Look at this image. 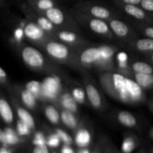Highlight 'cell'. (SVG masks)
Returning a JSON list of instances; mask_svg holds the SVG:
<instances>
[{"label": "cell", "instance_id": "cell-3", "mask_svg": "<svg viewBox=\"0 0 153 153\" xmlns=\"http://www.w3.org/2000/svg\"><path fill=\"white\" fill-rule=\"evenodd\" d=\"M61 81L58 76H49L42 82V99L49 101H55L61 93Z\"/></svg>", "mask_w": 153, "mask_h": 153}, {"label": "cell", "instance_id": "cell-11", "mask_svg": "<svg viewBox=\"0 0 153 153\" xmlns=\"http://www.w3.org/2000/svg\"><path fill=\"white\" fill-rule=\"evenodd\" d=\"M44 15L56 26L62 25L64 24L66 16L64 11L58 7H53L45 11Z\"/></svg>", "mask_w": 153, "mask_h": 153}, {"label": "cell", "instance_id": "cell-15", "mask_svg": "<svg viewBox=\"0 0 153 153\" xmlns=\"http://www.w3.org/2000/svg\"><path fill=\"white\" fill-rule=\"evenodd\" d=\"M60 103L64 109L70 111L73 113H77L78 103L71 94L65 92L60 97Z\"/></svg>", "mask_w": 153, "mask_h": 153}, {"label": "cell", "instance_id": "cell-43", "mask_svg": "<svg viewBox=\"0 0 153 153\" xmlns=\"http://www.w3.org/2000/svg\"><path fill=\"white\" fill-rule=\"evenodd\" d=\"M7 79V73L4 71V69L2 67L0 68V79H1V82H4V81H6Z\"/></svg>", "mask_w": 153, "mask_h": 153}, {"label": "cell", "instance_id": "cell-19", "mask_svg": "<svg viewBox=\"0 0 153 153\" xmlns=\"http://www.w3.org/2000/svg\"><path fill=\"white\" fill-rule=\"evenodd\" d=\"M57 37L61 42L67 43V44H76L79 43V36L75 32L68 30H61L57 32Z\"/></svg>", "mask_w": 153, "mask_h": 153}, {"label": "cell", "instance_id": "cell-10", "mask_svg": "<svg viewBox=\"0 0 153 153\" xmlns=\"http://www.w3.org/2000/svg\"><path fill=\"white\" fill-rule=\"evenodd\" d=\"M92 141V136L89 130L85 128H79L75 134L74 142L79 148H87Z\"/></svg>", "mask_w": 153, "mask_h": 153}, {"label": "cell", "instance_id": "cell-21", "mask_svg": "<svg viewBox=\"0 0 153 153\" xmlns=\"http://www.w3.org/2000/svg\"><path fill=\"white\" fill-rule=\"evenodd\" d=\"M28 2L33 8L42 13L55 6L54 0H29Z\"/></svg>", "mask_w": 153, "mask_h": 153}, {"label": "cell", "instance_id": "cell-33", "mask_svg": "<svg viewBox=\"0 0 153 153\" xmlns=\"http://www.w3.org/2000/svg\"><path fill=\"white\" fill-rule=\"evenodd\" d=\"M47 143V139L45 137L44 134L41 131H37L34 134V137L32 140V144L34 146H45Z\"/></svg>", "mask_w": 153, "mask_h": 153}, {"label": "cell", "instance_id": "cell-6", "mask_svg": "<svg viewBox=\"0 0 153 153\" xmlns=\"http://www.w3.org/2000/svg\"><path fill=\"white\" fill-rule=\"evenodd\" d=\"M25 37L33 42H40L44 40L46 31L42 29L37 22H28L24 27Z\"/></svg>", "mask_w": 153, "mask_h": 153}, {"label": "cell", "instance_id": "cell-49", "mask_svg": "<svg viewBox=\"0 0 153 153\" xmlns=\"http://www.w3.org/2000/svg\"><path fill=\"white\" fill-rule=\"evenodd\" d=\"M150 134H151V137H152V139H153V128L152 130H151V131H150Z\"/></svg>", "mask_w": 153, "mask_h": 153}, {"label": "cell", "instance_id": "cell-35", "mask_svg": "<svg viewBox=\"0 0 153 153\" xmlns=\"http://www.w3.org/2000/svg\"><path fill=\"white\" fill-rule=\"evenodd\" d=\"M47 146L50 148H57L61 144V140L56 132L50 134L47 137Z\"/></svg>", "mask_w": 153, "mask_h": 153}, {"label": "cell", "instance_id": "cell-18", "mask_svg": "<svg viewBox=\"0 0 153 153\" xmlns=\"http://www.w3.org/2000/svg\"><path fill=\"white\" fill-rule=\"evenodd\" d=\"M134 80L143 89L153 88V74L148 73H134Z\"/></svg>", "mask_w": 153, "mask_h": 153}, {"label": "cell", "instance_id": "cell-26", "mask_svg": "<svg viewBox=\"0 0 153 153\" xmlns=\"http://www.w3.org/2000/svg\"><path fill=\"white\" fill-rule=\"evenodd\" d=\"M131 68L134 73H148L153 74V67L143 61H135L132 63Z\"/></svg>", "mask_w": 153, "mask_h": 153}, {"label": "cell", "instance_id": "cell-37", "mask_svg": "<svg viewBox=\"0 0 153 153\" xmlns=\"http://www.w3.org/2000/svg\"><path fill=\"white\" fill-rule=\"evenodd\" d=\"M24 36H25L24 29L22 28H21V27L18 26L17 28L14 30V31H13V37H14V39L16 40V41H22Z\"/></svg>", "mask_w": 153, "mask_h": 153}, {"label": "cell", "instance_id": "cell-47", "mask_svg": "<svg viewBox=\"0 0 153 153\" xmlns=\"http://www.w3.org/2000/svg\"><path fill=\"white\" fill-rule=\"evenodd\" d=\"M105 153H117V152H115L114 151H113V150H111V149H105V152H104Z\"/></svg>", "mask_w": 153, "mask_h": 153}, {"label": "cell", "instance_id": "cell-32", "mask_svg": "<svg viewBox=\"0 0 153 153\" xmlns=\"http://www.w3.org/2000/svg\"><path fill=\"white\" fill-rule=\"evenodd\" d=\"M31 128L21 120H18L16 125V131L20 137H25L31 134Z\"/></svg>", "mask_w": 153, "mask_h": 153}, {"label": "cell", "instance_id": "cell-2", "mask_svg": "<svg viewBox=\"0 0 153 153\" xmlns=\"http://www.w3.org/2000/svg\"><path fill=\"white\" fill-rule=\"evenodd\" d=\"M115 53V48L109 45L90 46L81 52L79 61L84 67L108 69L113 64Z\"/></svg>", "mask_w": 153, "mask_h": 153}, {"label": "cell", "instance_id": "cell-13", "mask_svg": "<svg viewBox=\"0 0 153 153\" xmlns=\"http://www.w3.org/2000/svg\"><path fill=\"white\" fill-rule=\"evenodd\" d=\"M123 8L127 14L134 19H138V20H144V19H147L149 18L146 12L138 5L123 4Z\"/></svg>", "mask_w": 153, "mask_h": 153}, {"label": "cell", "instance_id": "cell-28", "mask_svg": "<svg viewBox=\"0 0 153 153\" xmlns=\"http://www.w3.org/2000/svg\"><path fill=\"white\" fill-rule=\"evenodd\" d=\"M25 88L31 91L37 100L42 99V82L36 80L29 81L25 84Z\"/></svg>", "mask_w": 153, "mask_h": 153}, {"label": "cell", "instance_id": "cell-1", "mask_svg": "<svg viewBox=\"0 0 153 153\" xmlns=\"http://www.w3.org/2000/svg\"><path fill=\"white\" fill-rule=\"evenodd\" d=\"M100 81L108 94L122 102L137 104L144 100L143 88L135 80L122 73H103L100 76Z\"/></svg>", "mask_w": 153, "mask_h": 153}, {"label": "cell", "instance_id": "cell-42", "mask_svg": "<svg viewBox=\"0 0 153 153\" xmlns=\"http://www.w3.org/2000/svg\"><path fill=\"white\" fill-rule=\"evenodd\" d=\"M123 4H135V5H139L140 4L141 0H120Z\"/></svg>", "mask_w": 153, "mask_h": 153}, {"label": "cell", "instance_id": "cell-48", "mask_svg": "<svg viewBox=\"0 0 153 153\" xmlns=\"http://www.w3.org/2000/svg\"><path fill=\"white\" fill-rule=\"evenodd\" d=\"M149 59H150L151 62L153 64V52H151L150 53V57H149Z\"/></svg>", "mask_w": 153, "mask_h": 153}, {"label": "cell", "instance_id": "cell-23", "mask_svg": "<svg viewBox=\"0 0 153 153\" xmlns=\"http://www.w3.org/2000/svg\"><path fill=\"white\" fill-rule=\"evenodd\" d=\"M16 114L19 119L29 126L31 129L35 128V121L31 114L28 110L24 108L18 107L16 108Z\"/></svg>", "mask_w": 153, "mask_h": 153}, {"label": "cell", "instance_id": "cell-24", "mask_svg": "<svg viewBox=\"0 0 153 153\" xmlns=\"http://www.w3.org/2000/svg\"><path fill=\"white\" fill-rule=\"evenodd\" d=\"M134 47L142 52H153V39L149 37L139 39L134 43Z\"/></svg>", "mask_w": 153, "mask_h": 153}, {"label": "cell", "instance_id": "cell-31", "mask_svg": "<svg viewBox=\"0 0 153 153\" xmlns=\"http://www.w3.org/2000/svg\"><path fill=\"white\" fill-rule=\"evenodd\" d=\"M71 94L75 99L78 104H84L86 102V91L81 87H76L73 88L71 91Z\"/></svg>", "mask_w": 153, "mask_h": 153}, {"label": "cell", "instance_id": "cell-25", "mask_svg": "<svg viewBox=\"0 0 153 153\" xmlns=\"http://www.w3.org/2000/svg\"><path fill=\"white\" fill-rule=\"evenodd\" d=\"M137 140L133 136H126L124 137L121 145V152L123 153H131L137 148Z\"/></svg>", "mask_w": 153, "mask_h": 153}, {"label": "cell", "instance_id": "cell-50", "mask_svg": "<svg viewBox=\"0 0 153 153\" xmlns=\"http://www.w3.org/2000/svg\"><path fill=\"white\" fill-rule=\"evenodd\" d=\"M52 153H56V152H52Z\"/></svg>", "mask_w": 153, "mask_h": 153}, {"label": "cell", "instance_id": "cell-51", "mask_svg": "<svg viewBox=\"0 0 153 153\" xmlns=\"http://www.w3.org/2000/svg\"><path fill=\"white\" fill-rule=\"evenodd\" d=\"M140 153H142V152H140Z\"/></svg>", "mask_w": 153, "mask_h": 153}, {"label": "cell", "instance_id": "cell-41", "mask_svg": "<svg viewBox=\"0 0 153 153\" xmlns=\"http://www.w3.org/2000/svg\"><path fill=\"white\" fill-rule=\"evenodd\" d=\"M143 31H144V34L146 37L153 39V27L152 26L146 27Z\"/></svg>", "mask_w": 153, "mask_h": 153}, {"label": "cell", "instance_id": "cell-34", "mask_svg": "<svg viewBox=\"0 0 153 153\" xmlns=\"http://www.w3.org/2000/svg\"><path fill=\"white\" fill-rule=\"evenodd\" d=\"M55 132L58 134V135L59 136V137L61 138V142L64 143L66 145H70L71 146L73 143V139L67 131H65L64 130L61 129V128H57L55 130Z\"/></svg>", "mask_w": 153, "mask_h": 153}, {"label": "cell", "instance_id": "cell-8", "mask_svg": "<svg viewBox=\"0 0 153 153\" xmlns=\"http://www.w3.org/2000/svg\"><path fill=\"white\" fill-rule=\"evenodd\" d=\"M88 25L93 32L103 36L111 35V28L108 24L104 19L98 18H88Z\"/></svg>", "mask_w": 153, "mask_h": 153}, {"label": "cell", "instance_id": "cell-27", "mask_svg": "<svg viewBox=\"0 0 153 153\" xmlns=\"http://www.w3.org/2000/svg\"><path fill=\"white\" fill-rule=\"evenodd\" d=\"M4 131L5 132L7 146H16L20 143V136L17 134L16 131L10 127H6L4 128Z\"/></svg>", "mask_w": 153, "mask_h": 153}, {"label": "cell", "instance_id": "cell-9", "mask_svg": "<svg viewBox=\"0 0 153 153\" xmlns=\"http://www.w3.org/2000/svg\"><path fill=\"white\" fill-rule=\"evenodd\" d=\"M85 91L91 106L95 109L100 108L102 105V99L98 89L93 84L88 83L85 87Z\"/></svg>", "mask_w": 153, "mask_h": 153}, {"label": "cell", "instance_id": "cell-12", "mask_svg": "<svg viewBox=\"0 0 153 153\" xmlns=\"http://www.w3.org/2000/svg\"><path fill=\"white\" fill-rule=\"evenodd\" d=\"M111 30L116 34L117 37L124 38L129 34V28L128 25L123 21L117 19H111L108 22Z\"/></svg>", "mask_w": 153, "mask_h": 153}, {"label": "cell", "instance_id": "cell-5", "mask_svg": "<svg viewBox=\"0 0 153 153\" xmlns=\"http://www.w3.org/2000/svg\"><path fill=\"white\" fill-rule=\"evenodd\" d=\"M45 50L51 58L59 61H66L70 54L68 46L58 41L46 42Z\"/></svg>", "mask_w": 153, "mask_h": 153}, {"label": "cell", "instance_id": "cell-44", "mask_svg": "<svg viewBox=\"0 0 153 153\" xmlns=\"http://www.w3.org/2000/svg\"><path fill=\"white\" fill-rule=\"evenodd\" d=\"M0 153H13L10 149H8V146H1L0 149Z\"/></svg>", "mask_w": 153, "mask_h": 153}, {"label": "cell", "instance_id": "cell-40", "mask_svg": "<svg viewBox=\"0 0 153 153\" xmlns=\"http://www.w3.org/2000/svg\"><path fill=\"white\" fill-rule=\"evenodd\" d=\"M61 153H75L74 149L70 146V145H66L64 144L62 146L61 150Z\"/></svg>", "mask_w": 153, "mask_h": 153}, {"label": "cell", "instance_id": "cell-46", "mask_svg": "<svg viewBox=\"0 0 153 153\" xmlns=\"http://www.w3.org/2000/svg\"><path fill=\"white\" fill-rule=\"evenodd\" d=\"M92 153H105V152H102V151H101L99 149H95Z\"/></svg>", "mask_w": 153, "mask_h": 153}, {"label": "cell", "instance_id": "cell-30", "mask_svg": "<svg viewBox=\"0 0 153 153\" xmlns=\"http://www.w3.org/2000/svg\"><path fill=\"white\" fill-rule=\"evenodd\" d=\"M116 61L118 69L120 71L128 70V56L126 52H119L116 55Z\"/></svg>", "mask_w": 153, "mask_h": 153}, {"label": "cell", "instance_id": "cell-17", "mask_svg": "<svg viewBox=\"0 0 153 153\" xmlns=\"http://www.w3.org/2000/svg\"><path fill=\"white\" fill-rule=\"evenodd\" d=\"M117 120L120 123L127 128H134L137 125L135 117L127 111H121L117 114Z\"/></svg>", "mask_w": 153, "mask_h": 153}, {"label": "cell", "instance_id": "cell-38", "mask_svg": "<svg viewBox=\"0 0 153 153\" xmlns=\"http://www.w3.org/2000/svg\"><path fill=\"white\" fill-rule=\"evenodd\" d=\"M49 146L47 145L41 146H34L32 150V153H49Z\"/></svg>", "mask_w": 153, "mask_h": 153}, {"label": "cell", "instance_id": "cell-45", "mask_svg": "<svg viewBox=\"0 0 153 153\" xmlns=\"http://www.w3.org/2000/svg\"><path fill=\"white\" fill-rule=\"evenodd\" d=\"M77 153H92L91 151L89 150V149L87 148H80L79 151H78Z\"/></svg>", "mask_w": 153, "mask_h": 153}, {"label": "cell", "instance_id": "cell-20", "mask_svg": "<svg viewBox=\"0 0 153 153\" xmlns=\"http://www.w3.org/2000/svg\"><path fill=\"white\" fill-rule=\"evenodd\" d=\"M44 114L46 119L52 125H58L61 120V114H59L56 108L52 105H47L45 107Z\"/></svg>", "mask_w": 153, "mask_h": 153}, {"label": "cell", "instance_id": "cell-7", "mask_svg": "<svg viewBox=\"0 0 153 153\" xmlns=\"http://www.w3.org/2000/svg\"><path fill=\"white\" fill-rule=\"evenodd\" d=\"M83 11L86 12L88 14L91 15L94 18H98L101 19H111V12L107 7L102 5H85L82 7Z\"/></svg>", "mask_w": 153, "mask_h": 153}, {"label": "cell", "instance_id": "cell-36", "mask_svg": "<svg viewBox=\"0 0 153 153\" xmlns=\"http://www.w3.org/2000/svg\"><path fill=\"white\" fill-rule=\"evenodd\" d=\"M140 5L146 12L153 13V0H141Z\"/></svg>", "mask_w": 153, "mask_h": 153}, {"label": "cell", "instance_id": "cell-29", "mask_svg": "<svg viewBox=\"0 0 153 153\" xmlns=\"http://www.w3.org/2000/svg\"><path fill=\"white\" fill-rule=\"evenodd\" d=\"M36 19H37V23L46 32H52L55 30L56 25H54L45 15H40L36 18Z\"/></svg>", "mask_w": 153, "mask_h": 153}, {"label": "cell", "instance_id": "cell-16", "mask_svg": "<svg viewBox=\"0 0 153 153\" xmlns=\"http://www.w3.org/2000/svg\"><path fill=\"white\" fill-rule=\"evenodd\" d=\"M74 114L66 109H63L61 112V122L70 129H76L78 126V120Z\"/></svg>", "mask_w": 153, "mask_h": 153}, {"label": "cell", "instance_id": "cell-39", "mask_svg": "<svg viewBox=\"0 0 153 153\" xmlns=\"http://www.w3.org/2000/svg\"><path fill=\"white\" fill-rule=\"evenodd\" d=\"M0 142H1L2 146H7V139H6L5 132H4V129H1V131H0Z\"/></svg>", "mask_w": 153, "mask_h": 153}, {"label": "cell", "instance_id": "cell-14", "mask_svg": "<svg viewBox=\"0 0 153 153\" xmlns=\"http://www.w3.org/2000/svg\"><path fill=\"white\" fill-rule=\"evenodd\" d=\"M0 114L3 121L7 124H11L13 122V112L8 102L4 99L0 100Z\"/></svg>", "mask_w": 153, "mask_h": 153}, {"label": "cell", "instance_id": "cell-22", "mask_svg": "<svg viewBox=\"0 0 153 153\" xmlns=\"http://www.w3.org/2000/svg\"><path fill=\"white\" fill-rule=\"evenodd\" d=\"M20 97L22 103L28 108L33 109L37 105V97L26 88L21 91Z\"/></svg>", "mask_w": 153, "mask_h": 153}, {"label": "cell", "instance_id": "cell-4", "mask_svg": "<svg viewBox=\"0 0 153 153\" xmlns=\"http://www.w3.org/2000/svg\"><path fill=\"white\" fill-rule=\"evenodd\" d=\"M21 58L23 62L33 70H41L45 65V58L43 54L33 46H27L22 49Z\"/></svg>", "mask_w": 153, "mask_h": 153}]
</instances>
